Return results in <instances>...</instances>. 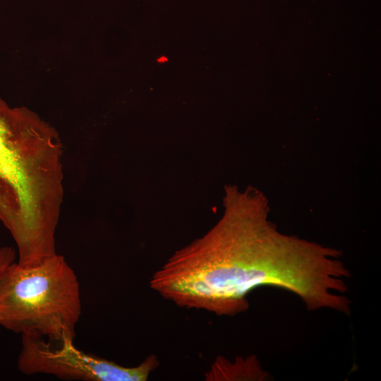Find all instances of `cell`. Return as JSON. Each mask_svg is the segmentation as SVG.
Returning <instances> with one entry per match:
<instances>
[{"mask_svg": "<svg viewBox=\"0 0 381 381\" xmlns=\"http://www.w3.org/2000/svg\"><path fill=\"white\" fill-rule=\"evenodd\" d=\"M225 193L221 219L153 274L154 291L180 307L234 316L248 310L250 291L272 286L309 310L348 313L350 272L338 250L279 232L260 191L227 186Z\"/></svg>", "mask_w": 381, "mask_h": 381, "instance_id": "obj_1", "label": "cell"}, {"mask_svg": "<svg viewBox=\"0 0 381 381\" xmlns=\"http://www.w3.org/2000/svg\"><path fill=\"white\" fill-rule=\"evenodd\" d=\"M16 255V250L12 247L0 248V275L9 265L15 262Z\"/></svg>", "mask_w": 381, "mask_h": 381, "instance_id": "obj_5", "label": "cell"}, {"mask_svg": "<svg viewBox=\"0 0 381 381\" xmlns=\"http://www.w3.org/2000/svg\"><path fill=\"white\" fill-rule=\"evenodd\" d=\"M267 373L260 368L255 356L246 359L238 358L231 363L222 356H218L205 373L207 381L262 380Z\"/></svg>", "mask_w": 381, "mask_h": 381, "instance_id": "obj_4", "label": "cell"}, {"mask_svg": "<svg viewBox=\"0 0 381 381\" xmlns=\"http://www.w3.org/2000/svg\"><path fill=\"white\" fill-rule=\"evenodd\" d=\"M167 60H168L167 58H166L164 56H161V57H159V58H158L157 59V62H159V63H164V62L167 61Z\"/></svg>", "mask_w": 381, "mask_h": 381, "instance_id": "obj_6", "label": "cell"}, {"mask_svg": "<svg viewBox=\"0 0 381 381\" xmlns=\"http://www.w3.org/2000/svg\"><path fill=\"white\" fill-rule=\"evenodd\" d=\"M81 312L78 277L57 253L32 267L15 261L0 275V326L6 329L73 340Z\"/></svg>", "mask_w": 381, "mask_h": 381, "instance_id": "obj_2", "label": "cell"}, {"mask_svg": "<svg viewBox=\"0 0 381 381\" xmlns=\"http://www.w3.org/2000/svg\"><path fill=\"white\" fill-rule=\"evenodd\" d=\"M17 367L25 375L47 374L69 380L146 381L159 365L150 355L135 367H125L78 349L73 339L52 341L38 334H23Z\"/></svg>", "mask_w": 381, "mask_h": 381, "instance_id": "obj_3", "label": "cell"}]
</instances>
